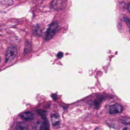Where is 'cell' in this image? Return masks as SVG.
I'll return each instance as SVG.
<instances>
[{
  "label": "cell",
  "mask_w": 130,
  "mask_h": 130,
  "mask_svg": "<svg viewBox=\"0 0 130 130\" xmlns=\"http://www.w3.org/2000/svg\"><path fill=\"white\" fill-rule=\"evenodd\" d=\"M58 29V25L57 21L51 23L46 31L45 40L46 41L50 40L55 35Z\"/></svg>",
  "instance_id": "1"
},
{
  "label": "cell",
  "mask_w": 130,
  "mask_h": 130,
  "mask_svg": "<svg viewBox=\"0 0 130 130\" xmlns=\"http://www.w3.org/2000/svg\"><path fill=\"white\" fill-rule=\"evenodd\" d=\"M17 50L16 47L13 46L8 47L5 55V62L6 63L12 62L17 56Z\"/></svg>",
  "instance_id": "2"
},
{
  "label": "cell",
  "mask_w": 130,
  "mask_h": 130,
  "mask_svg": "<svg viewBox=\"0 0 130 130\" xmlns=\"http://www.w3.org/2000/svg\"><path fill=\"white\" fill-rule=\"evenodd\" d=\"M123 111V108L119 104H115L111 105L109 107V113L111 114H115L122 113Z\"/></svg>",
  "instance_id": "3"
},
{
  "label": "cell",
  "mask_w": 130,
  "mask_h": 130,
  "mask_svg": "<svg viewBox=\"0 0 130 130\" xmlns=\"http://www.w3.org/2000/svg\"><path fill=\"white\" fill-rule=\"evenodd\" d=\"M65 1V0H53L51 4V6L54 9H60L63 4H64Z\"/></svg>",
  "instance_id": "4"
},
{
  "label": "cell",
  "mask_w": 130,
  "mask_h": 130,
  "mask_svg": "<svg viewBox=\"0 0 130 130\" xmlns=\"http://www.w3.org/2000/svg\"><path fill=\"white\" fill-rule=\"evenodd\" d=\"M51 122L53 126L56 127L60 124V118L59 114L58 113L52 114L51 116Z\"/></svg>",
  "instance_id": "5"
},
{
  "label": "cell",
  "mask_w": 130,
  "mask_h": 130,
  "mask_svg": "<svg viewBox=\"0 0 130 130\" xmlns=\"http://www.w3.org/2000/svg\"><path fill=\"white\" fill-rule=\"evenodd\" d=\"M21 118L25 121H31L33 120L34 116L33 114L29 111H26L21 115Z\"/></svg>",
  "instance_id": "6"
},
{
  "label": "cell",
  "mask_w": 130,
  "mask_h": 130,
  "mask_svg": "<svg viewBox=\"0 0 130 130\" xmlns=\"http://www.w3.org/2000/svg\"><path fill=\"white\" fill-rule=\"evenodd\" d=\"M15 129L17 130H27L28 126L25 123L20 122L17 124Z\"/></svg>",
  "instance_id": "7"
},
{
  "label": "cell",
  "mask_w": 130,
  "mask_h": 130,
  "mask_svg": "<svg viewBox=\"0 0 130 130\" xmlns=\"http://www.w3.org/2000/svg\"><path fill=\"white\" fill-rule=\"evenodd\" d=\"M37 113L42 118L45 119L47 117V111L43 110H39L37 111Z\"/></svg>",
  "instance_id": "8"
},
{
  "label": "cell",
  "mask_w": 130,
  "mask_h": 130,
  "mask_svg": "<svg viewBox=\"0 0 130 130\" xmlns=\"http://www.w3.org/2000/svg\"><path fill=\"white\" fill-rule=\"evenodd\" d=\"M42 126L43 128L44 129L48 130L49 129V123L48 120L45 119V120L42 123Z\"/></svg>",
  "instance_id": "9"
},
{
  "label": "cell",
  "mask_w": 130,
  "mask_h": 130,
  "mask_svg": "<svg viewBox=\"0 0 130 130\" xmlns=\"http://www.w3.org/2000/svg\"><path fill=\"white\" fill-rule=\"evenodd\" d=\"M122 123L123 124H130V118L124 117L121 120Z\"/></svg>",
  "instance_id": "10"
},
{
  "label": "cell",
  "mask_w": 130,
  "mask_h": 130,
  "mask_svg": "<svg viewBox=\"0 0 130 130\" xmlns=\"http://www.w3.org/2000/svg\"><path fill=\"white\" fill-rule=\"evenodd\" d=\"M36 129L40 130L42 129V124L40 121H38L36 124Z\"/></svg>",
  "instance_id": "11"
},
{
  "label": "cell",
  "mask_w": 130,
  "mask_h": 130,
  "mask_svg": "<svg viewBox=\"0 0 130 130\" xmlns=\"http://www.w3.org/2000/svg\"><path fill=\"white\" fill-rule=\"evenodd\" d=\"M124 20L130 31V19L127 17H124Z\"/></svg>",
  "instance_id": "12"
},
{
  "label": "cell",
  "mask_w": 130,
  "mask_h": 130,
  "mask_svg": "<svg viewBox=\"0 0 130 130\" xmlns=\"http://www.w3.org/2000/svg\"><path fill=\"white\" fill-rule=\"evenodd\" d=\"M41 30H39V28L38 27H36V29L34 30V33L36 34H40L41 33Z\"/></svg>",
  "instance_id": "13"
},
{
  "label": "cell",
  "mask_w": 130,
  "mask_h": 130,
  "mask_svg": "<svg viewBox=\"0 0 130 130\" xmlns=\"http://www.w3.org/2000/svg\"><path fill=\"white\" fill-rule=\"evenodd\" d=\"M57 56L58 57L59 59H61V58H62L63 56V53L62 52H59V53H58V54H57Z\"/></svg>",
  "instance_id": "14"
},
{
  "label": "cell",
  "mask_w": 130,
  "mask_h": 130,
  "mask_svg": "<svg viewBox=\"0 0 130 130\" xmlns=\"http://www.w3.org/2000/svg\"><path fill=\"white\" fill-rule=\"evenodd\" d=\"M52 98L54 100H56L57 99V95L56 94H53L52 95Z\"/></svg>",
  "instance_id": "15"
},
{
  "label": "cell",
  "mask_w": 130,
  "mask_h": 130,
  "mask_svg": "<svg viewBox=\"0 0 130 130\" xmlns=\"http://www.w3.org/2000/svg\"><path fill=\"white\" fill-rule=\"evenodd\" d=\"M127 9H128V10L129 11V12L130 13V1L129 2V4H128Z\"/></svg>",
  "instance_id": "16"
},
{
  "label": "cell",
  "mask_w": 130,
  "mask_h": 130,
  "mask_svg": "<svg viewBox=\"0 0 130 130\" xmlns=\"http://www.w3.org/2000/svg\"><path fill=\"white\" fill-rule=\"evenodd\" d=\"M1 57H0V62H1Z\"/></svg>",
  "instance_id": "17"
}]
</instances>
